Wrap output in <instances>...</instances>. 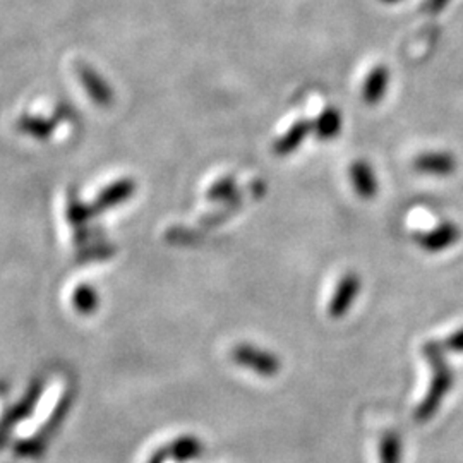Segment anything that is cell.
Masks as SVG:
<instances>
[{
	"instance_id": "5",
	"label": "cell",
	"mask_w": 463,
	"mask_h": 463,
	"mask_svg": "<svg viewBox=\"0 0 463 463\" xmlns=\"http://www.w3.org/2000/svg\"><path fill=\"white\" fill-rule=\"evenodd\" d=\"M414 167L421 174L445 177L455 172L457 160L451 153L446 151H427L414 160Z\"/></svg>"
},
{
	"instance_id": "10",
	"label": "cell",
	"mask_w": 463,
	"mask_h": 463,
	"mask_svg": "<svg viewBox=\"0 0 463 463\" xmlns=\"http://www.w3.org/2000/svg\"><path fill=\"white\" fill-rule=\"evenodd\" d=\"M316 136L323 141L334 139L342 130V113L334 107H328L321 111V115L313 122Z\"/></svg>"
},
{
	"instance_id": "3",
	"label": "cell",
	"mask_w": 463,
	"mask_h": 463,
	"mask_svg": "<svg viewBox=\"0 0 463 463\" xmlns=\"http://www.w3.org/2000/svg\"><path fill=\"white\" fill-rule=\"evenodd\" d=\"M361 290V278L355 273H347L336 285L334 297L328 304V315L334 319H340L347 315L352 307L353 300Z\"/></svg>"
},
{
	"instance_id": "13",
	"label": "cell",
	"mask_w": 463,
	"mask_h": 463,
	"mask_svg": "<svg viewBox=\"0 0 463 463\" xmlns=\"http://www.w3.org/2000/svg\"><path fill=\"white\" fill-rule=\"evenodd\" d=\"M52 128L54 126L50 122H43L41 119H35V117H24L19 120V129L31 136H37L40 139L47 138L52 132Z\"/></svg>"
},
{
	"instance_id": "19",
	"label": "cell",
	"mask_w": 463,
	"mask_h": 463,
	"mask_svg": "<svg viewBox=\"0 0 463 463\" xmlns=\"http://www.w3.org/2000/svg\"><path fill=\"white\" fill-rule=\"evenodd\" d=\"M381 2H385V4H396V2H400V0H381Z\"/></svg>"
},
{
	"instance_id": "17",
	"label": "cell",
	"mask_w": 463,
	"mask_h": 463,
	"mask_svg": "<svg viewBox=\"0 0 463 463\" xmlns=\"http://www.w3.org/2000/svg\"><path fill=\"white\" fill-rule=\"evenodd\" d=\"M443 345H445L446 351H450V352H463V328L453 334H450Z\"/></svg>"
},
{
	"instance_id": "2",
	"label": "cell",
	"mask_w": 463,
	"mask_h": 463,
	"mask_svg": "<svg viewBox=\"0 0 463 463\" xmlns=\"http://www.w3.org/2000/svg\"><path fill=\"white\" fill-rule=\"evenodd\" d=\"M232 359L234 362L241 364L242 368L254 370L256 374L264 378H273L281 370V362L275 353L261 351L258 347L245 345V343L237 345L232 351Z\"/></svg>"
},
{
	"instance_id": "1",
	"label": "cell",
	"mask_w": 463,
	"mask_h": 463,
	"mask_svg": "<svg viewBox=\"0 0 463 463\" xmlns=\"http://www.w3.org/2000/svg\"><path fill=\"white\" fill-rule=\"evenodd\" d=\"M423 353L434 370V378H432L431 388L427 391L424 400L419 404V407L415 408L414 417L419 423H426L434 417L446 393L451 389V385H453V372L446 362L445 345L440 342H426L423 347Z\"/></svg>"
},
{
	"instance_id": "4",
	"label": "cell",
	"mask_w": 463,
	"mask_h": 463,
	"mask_svg": "<svg viewBox=\"0 0 463 463\" xmlns=\"http://www.w3.org/2000/svg\"><path fill=\"white\" fill-rule=\"evenodd\" d=\"M460 241V228L453 223H441L436 228L417 236L419 245L427 253H441Z\"/></svg>"
},
{
	"instance_id": "12",
	"label": "cell",
	"mask_w": 463,
	"mask_h": 463,
	"mask_svg": "<svg viewBox=\"0 0 463 463\" xmlns=\"http://www.w3.org/2000/svg\"><path fill=\"white\" fill-rule=\"evenodd\" d=\"M402 459V443L395 432H387L383 436L381 448H379V460L381 463H400Z\"/></svg>"
},
{
	"instance_id": "14",
	"label": "cell",
	"mask_w": 463,
	"mask_h": 463,
	"mask_svg": "<svg viewBox=\"0 0 463 463\" xmlns=\"http://www.w3.org/2000/svg\"><path fill=\"white\" fill-rule=\"evenodd\" d=\"M172 453L177 460H189V459H194L201 453V445H200L198 440L185 438L183 441H179L177 445H174Z\"/></svg>"
},
{
	"instance_id": "7",
	"label": "cell",
	"mask_w": 463,
	"mask_h": 463,
	"mask_svg": "<svg viewBox=\"0 0 463 463\" xmlns=\"http://www.w3.org/2000/svg\"><path fill=\"white\" fill-rule=\"evenodd\" d=\"M389 71L385 66H376L362 86V100L368 105H378L388 90Z\"/></svg>"
},
{
	"instance_id": "16",
	"label": "cell",
	"mask_w": 463,
	"mask_h": 463,
	"mask_svg": "<svg viewBox=\"0 0 463 463\" xmlns=\"http://www.w3.org/2000/svg\"><path fill=\"white\" fill-rule=\"evenodd\" d=\"M76 306L81 309V311H92L93 307L96 306V298L94 294L90 290V287H81L77 292H76Z\"/></svg>"
},
{
	"instance_id": "6",
	"label": "cell",
	"mask_w": 463,
	"mask_h": 463,
	"mask_svg": "<svg viewBox=\"0 0 463 463\" xmlns=\"http://www.w3.org/2000/svg\"><path fill=\"white\" fill-rule=\"evenodd\" d=\"M353 189L362 200H372L378 194V179L368 162L357 160L351 167Z\"/></svg>"
},
{
	"instance_id": "9",
	"label": "cell",
	"mask_w": 463,
	"mask_h": 463,
	"mask_svg": "<svg viewBox=\"0 0 463 463\" xmlns=\"http://www.w3.org/2000/svg\"><path fill=\"white\" fill-rule=\"evenodd\" d=\"M309 132H313V122L297 120L296 124L275 143V147H273L275 155L287 156V155L294 153L304 143V139L309 136Z\"/></svg>"
},
{
	"instance_id": "8",
	"label": "cell",
	"mask_w": 463,
	"mask_h": 463,
	"mask_svg": "<svg viewBox=\"0 0 463 463\" xmlns=\"http://www.w3.org/2000/svg\"><path fill=\"white\" fill-rule=\"evenodd\" d=\"M77 76H79L81 85L85 86V90L90 93L93 102H96L98 105H111V86L103 81L102 76L96 75L90 66L79 67Z\"/></svg>"
},
{
	"instance_id": "18",
	"label": "cell",
	"mask_w": 463,
	"mask_h": 463,
	"mask_svg": "<svg viewBox=\"0 0 463 463\" xmlns=\"http://www.w3.org/2000/svg\"><path fill=\"white\" fill-rule=\"evenodd\" d=\"M450 0H426V11L431 14H436L440 13L441 9H445Z\"/></svg>"
},
{
	"instance_id": "11",
	"label": "cell",
	"mask_w": 463,
	"mask_h": 463,
	"mask_svg": "<svg viewBox=\"0 0 463 463\" xmlns=\"http://www.w3.org/2000/svg\"><path fill=\"white\" fill-rule=\"evenodd\" d=\"M134 191V184L130 181H119L115 184L111 185L109 189H105L102 192V196L96 200V203L92 206L93 211H103L107 208H111L113 204L122 203L124 200H128Z\"/></svg>"
},
{
	"instance_id": "15",
	"label": "cell",
	"mask_w": 463,
	"mask_h": 463,
	"mask_svg": "<svg viewBox=\"0 0 463 463\" xmlns=\"http://www.w3.org/2000/svg\"><path fill=\"white\" fill-rule=\"evenodd\" d=\"M234 194H236V183H234L230 177H227V179H222L220 183H217V184L213 185L208 196H209L211 200L225 201V200H228L230 196H234Z\"/></svg>"
}]
</instances>
